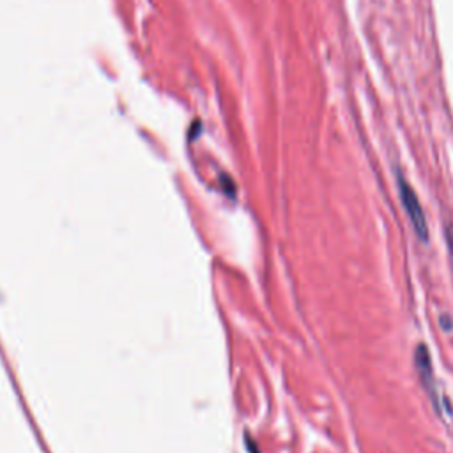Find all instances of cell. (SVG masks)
<instances>
[{
  "label": "cell",
  "instance_id": "6da1fadb",
  "mask_svg": "<svg viewBox=\"0 0 453 453\" xmlns=\"http://www.w3.org/2000/svg\"><path fill=\"white\" fill-rule=\"evenodd\" d=\"M399 190L400 199H402V206L404 209H406L407 216H409L414 232H416L418 240L425 243V241H428V225L427 220H425V213L420 204V199H418L414 190L411 188V185L404 178L399 179Z\"/></svg>",
  "mask_w": 453,
  "mask_h": 453
},
{
  "label": "cell",
  "instance_id": "7a4b0ae2",
  "mask_svg": "<svg viewBox=\"0 0 453 453\" xmlns=\"http://www.w3.org/2000/svg\"><path fill=\"white\" fill-rule=\"evenodd\" d=\"M414 365H416L418 373H420L421 385L427 390V393L430 395L432 402H434L435 409L439 411L438 407V395H435V379H434V368H432V358L430 352H428L427 345L420 344L414 351Z\"/></svg>",
  "mask_w": 453,
  "mask_h": 453
},
{
  "label": "cell",
  "instance_id": "3957f363",
  "mask_svg": "<svg viewBox=\"0 0 453 453\" xmlns=\"http://www.w3.org/2000/svg\"><path fill=\"white\" fill-rule=\"evenodd\" d=\"M439 323L442 324V328H445V331H452L453 323H452V321H449L448 316H441V319H439Z\"/></svg>",
  "mask_w": 453,
  "mask_h": 453
}]
</instances>
